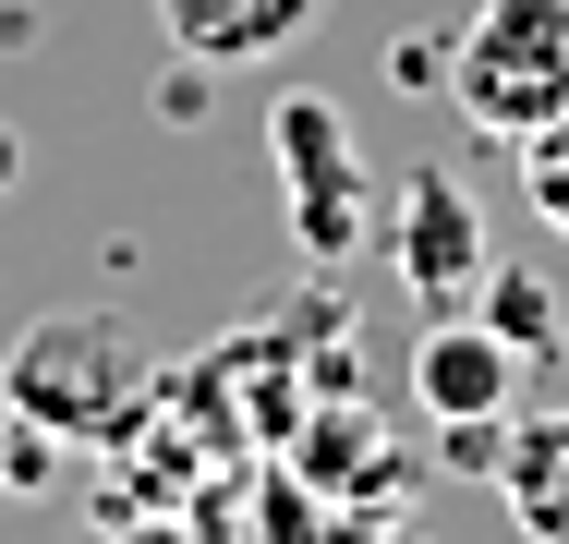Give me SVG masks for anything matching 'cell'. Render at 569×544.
Returning a JSON list of instances; mask_svg holds the SVG:
<instances>
[{
    "label": "cell",
    "mask_w": 569,
    "mask_h": 544,
    "mask_svg": "<svg viewBox=\"0 0 569 544\" xmlns=\"http://www.w3.org/2000/svg\"><path fill=\"white\" fill-rule=\"evenodd\" d=\"M0 400H24L61 447H121V435L146 424V351H133V326H121V315L61 303V315H37L24 339H12Z\"/></svg>",
    "instance_id": "obj_1"
},
{
    "label": "cell",
    "mask_w": 569,
    "mask_h": 544,
    "mask_svg": "<svg viewBox=\"0 0 569 544\" xmlns=\"http://www.w3.org/2000/svg\"><path fill=\"white\" fill-rule=\"evenodd\" d=\"M449 109L497 145L558 121L569 109V0H472L449 37Z\"/></svg>",
    "instance_id": "obj_2"
},
{
    "label": "cell",
    "mask_w": 569,
    "mask_h": 544,
    "mask_svg": "<svg viewBox=\"0 0 569 544\" xmlns=\"http://www.w3.org/2000/svg\"><path fill=\"white\" fill-rule=\"evenodd\" d=\"M267 170H279V218H291L303 266H340L376 230V158H363L340 98H316V85L267 98Z\"/></svg>",
    "instance_id": "obj_3"
},
{
    "label": "cell",
    "mask_w": 569,
    "mask_h": 544,
    "mask_svg": "<svg viewBox=\"0 0 569 544\" xmlns=\"http://www.w3.org/2000/svg\"><path fill=\"white\" fill-rule=\"evenodd\" d=\"M388 266H400L412 315H460V303L485 291V266H497L472 182H449L437 158H425V170H400V182H388Z\"/></svg>",
    "instance_id": "obj_4"
},
{
    "label": "cell",
    "mask_w": 569,
    "mask_h": 544,
    "mask_svg": "<svg viewBox=\"0 0 569 544\" xmlns=\"http://www.w3.org/2000/svg\"><path fill=\"white\" fill-rule=\"evenodd\" d=\"M412 412L425 424H509L521 412V351L472 303L460 315H425V339H412Z\"/></svg>",
    "instance_id": "obj_5"
},
{
    "label": "cell",
    "mask_w": 569,
    "mask_h": 544,
    "mask_svg": "<svg viewBox=\"0 0 569 544\" xmlns=\"http://www.w3.org/2000/svg\"><path fill=\"white\" fill-rule=\"evenodd\" d=\"M497 496L521 544H569V412H509L497 435Z\"/></svg>",
    "instance_id": "obj_6"
},
{
    "label": "cell",
    "mask_w": 569,
    "mask_h": 544,
    "mask_svg": "<svg viewBox=\"0 0 569 544\" xmlns=\"http://www.w3.org/2000/svg\"><path fill=\"white\" fill-rule=\"evenodd\" d=\"M291 484H316V496H340V508H351V484H400V472H388V424L363 412V387L291 412Z\"/></svg>",
    "instance_id": "obj_7"
},
{
    "label": "cell",
    "mask_w": 569,
    "mask_h": 544,
    "mask_svg": "<svg viewBox=\"0 0 569 544\" xmlns=\"http://www.w3.org/2000/svg\"><path fill=\"white\" fill-rule=\"evenodd\" d=\"M328 0H158V24H170V49H194V61H279L303 24H316Z\"/></svg>",
    "instance_id": "obj_8"
},
{
    "label": "cell",
    "mask_w": 569,
    "mask_h": 544,
    "mask_svg": "<svg viewBox=\"0 0 569 544\" xmlns=\"http://www.w3.org/2000/svg\"><path fill=\"white\" fill-rule=\"evenodd\" d=\"M472 315L497 326V339H509L521 363L569 339V303H558V279H546V266H485V291H472Z\"/></svg>",
    "instance_id": "obj_9"
},
{
    "label": "cell",
    "mask_w": 569,
    "mask_h": 544,
    "mask_svg": "<svg viewBox=\"0 0 569 544\" xmlns=\"http://www.w3.org/2000/svg\"><path fill=\"white\" fill-rule=\"evenodd\" d=\"M61 460H73V447H61V435L37 424V412H24V400H0V508H37V496H49V484H61Z\"/></svg>",
    "instance_id": "obj_10"
},
{
    "label": "cell",
    "mask_w": 569,
    "mask_h": 544,
    "mask_svg": "<svg viewBox=\"0 0 569 544\" xmlns=\"http://www.w3.org/2000/svg\"><path fill=\"white\" fill-rule=\"evenodd\" d=\"M521 206H533V218H546V230L569 242V109L521 133Z\"/></svg>",
    "instance_id": "obj_11"
},
{
    "label": "cell",
    "mask_w": 569,
    "mask_h": 544,
    "mask_svg": "<svg viewBox=\"0 0 569 544\" xmlns=\"http://www.w3.org/2000/svg\"><path fill=\"white\" fill-rule=\"evenodd\" d=\"M207 98H219V61H194V49H182V61L158 73V121L182 133V121H207Z\"/></svg>",
    "instance_id": "obj_12"
},
{
    "label": "cell",
    "mask_w": 569,
    "mask_h": 544,
    "mask_svg": "<svg viewBox=\"0 0 569 544\" xmlns=\"http://www.w3.org/2000/svg\"><path fill=\"white\" fill-rule=\"evenodd\" d=\"M328 544H425V533L400 521V484H376V496H363V508H351V521H340Z\"/></svg>",
    "instance_id": "obj_13"
},
{
    "label": "cell",
    "mask_w": 569,
    "mask_h": 544,
    "mask_svg": "<svg viewBox=\"0 0 569 544\" xmlns=\"http://www.w3.org/2000/svg\"><path fill=\"white\" fill-rule=\"evenodd\" d=\"M388 85H400V98L449 85V37H400V49H388Z\"/></svg>",
    "instance_id": "obj_14"
},
{
    "label": "cell",
    "mask_w": 569,
    "mask_h": 544,
    "mask_svg": "<svg viewBox=\"0 0 569 544\" xmlns=\"http://www.w3.org/2000/svg\"><path fill=\"white\" fill-rule=\"evenodd\" d=\"M12 182H24V133L0 121V194H12Z\"/></svg>",
    "instance_id": "obj_15"
}]
</instances>
